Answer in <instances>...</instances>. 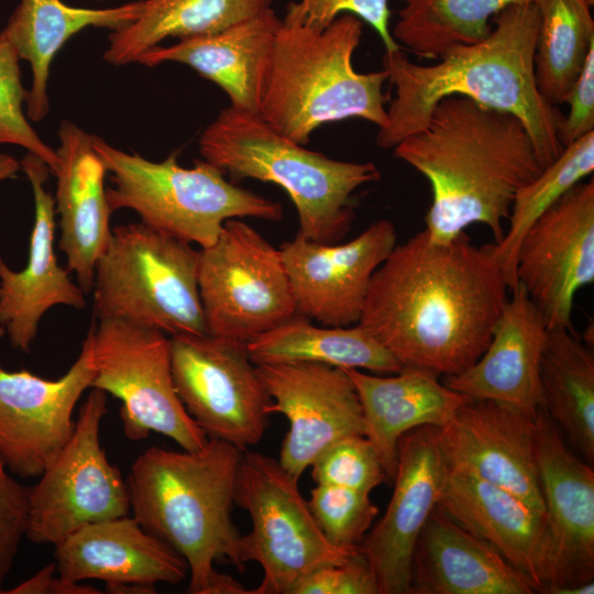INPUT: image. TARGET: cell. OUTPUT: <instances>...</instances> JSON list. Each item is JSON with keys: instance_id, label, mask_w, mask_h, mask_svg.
<instances>
[{"instance_id": "1", "label": "cell", "mask_w": 594, "mask_h": 594, "mask_svg": "<svg viewBox=\"0 0 594 594\" xmlns=\"http://www.w3.org/2000/svg\"><path fill=\"white\" fill-rule=\"evenodd\" d=\"M507 292L492 244L465 232L438 243L422 230L375 271L358 323L403 366L457 375L486 350Z\"/></svg>"}, {"instance_id": "2", "label": "cell", "mask_w": 594, "mask_h": 594, "mask_svg": "<svg viewBox=\"0 0 594 594\" xmlns=\"http://www.w3.org/2000/svg\"><path fill=\"white\" fill-rule=\"evenodd\" d=\"M394 154L430 185L424 230L438 243L475 223L499 242L516 194L543 168L517 117L461 96L440 100Z\"/></svg>"}, {"instance_id": "3", "label": "cell", "mask_w": 594, "mask_h": 594, "mask_svg": "<svg viewBox=\"0 0 594 594\" xmlns=\"http://www.w3.org/2000/svg\"><path fill=\"white\" fill-rule=\"evenodd\" d=\"M492 21L485 38L453 46L436 64H416L400 48L385 51L383 69L395 96L376 134L380 147L394 148L424 128L440 100L461 96L517 117L530 134L543 168L561 154L564 147L559 127L563 116L540 95L535 80L539 22L535 3L509 6Z\"/></svg>"}, {"instance_id": "4", "label": "cell", "mask_w": 594, "mask_h": 594, "mask_svg": "<svg viewBox=\"0 0 594 594\" xmlns=\"http://www.w3.org/2000/svg\"><path fill=\"white\" fill-rule=\"evenodd\" d=\"M243 451L217 439L194 451L151 447L132 463L130 509L144 530L187 562L191 594H244L240 582L216 570L227 561L240 572L241 534L231 516Z\"/></svg>"}, {"instance_id": "5", "label": "cell", "mask_w": 594, "mask_h": 594, "mask_svg": "<svg viewBox=\"0 0 594 594\" xmlns=\"http://www.w3.org/2000/svg\"><path fill=\"white\" fill-rule=\"evenodd\" d=\"M363 26L358 16L345 13L317 29L290 2L275 34L258 116L301 145L330 122L358 118L384 125L387 73H359L352 62Z\"/></svg>"}, {"instance_id": "6", "label": "cell", "mask_w": 594, "mask_h": 594, "mask_svg": "<svg viewBox=\"0 0 594 594\" xmlns=\"http://www.w3.org/2000/svg\"><path fill=\"white\" fill-rule=\"evenodd\" d=\"M202 160L233 179L280 186L295 205L299 233L337 243L354 219V191L381 179L372 162H345L310 151L272 129L258 114L223 109L204 130Z\"/></svg>"}, {"instance_id": "7", "label": "cell", "mask_w": 594, "mask_h": 594, "mask_svg": "<svg viewBox=\"0 0 594 594\" xmlns=\"http://www.w3.org/2000/svg\"><path fill=\"white\" fill-rule=\"evenodd\" d=\"M92 146L112 174L107 189L111 211L130 209L141 222L188 243H215L229 219L283 218L282 206L227 180L224 173L200 160L190 168L170 154L161 162L127 153L92 135Z\"/></svg>"}, {"instance_id": "8", "label": "cell", "mask_w": 594, "mask_h": 594, "mask_svg": "<svg viewBox=\"0 0 594 594\" xmlns=\"http://www.w3.org/2000/svg\"><path fill=\"white\" fill-rule=\"evenodd\" d=\"M199 250L143 222L111 229L94 278V314L164 333L206 334Z\"/></svg>"}, {"instance_id": "9", "label": "cell", "mask_w": 594, "mask_h": 594, "mask_svg": "<svg viewBox=\"0 0 594 594\" xmlns=\"http://www.w3.org/2000/svg\"><path fill=\"white\" fill-rule=\"evenodd\" d=\"M233 501L252 524L250 532L241 535V559L244 564L256 562L263 570L252 594H289L308 573L344 561L359 550L340 549L326 539L298 480L266 454L243 451Z\"/></svg>"}, {"instance_id": "10", "label": "cell", "mask_w": 594, "mask_h": 594, "mask_svg": "<svg viewBox=\"0 0 594 594\" xmlns=\"http://www.w3.org/2000/svg\"><path fill=\"white\" fill-rule=\"evenodd\" d=\"M89 331L95 369L90 387L121 402L119 417L129 440L157 432L188 451L207 443L175 391L166 333L119 319H99Z\"/></svg>"}, {"instance_id": "11", "label": "cell", "mask_w": 594, "mask_h": 594, "mask_svg": "<svg viewBox=\"0 0 594 594\" xmlns=\"http://www.w3.org/2000/svg\"><path fill=\"white\" fill-rule=\"evenodd\" d=\"M198 288L212 336L248 343L296 315L279 250L238 219L199 250Z\"/></svg>"}, {"instance_id": "12", "label": "cell", "mask_w": 594, "mask_h": 594, "mask_svg": "<svg viewBox=\"0 0 594 594\" xmlns=\"http://www.w3.org/2000/svg\"><path fill=\"white\" fill-rule=\"evenodd\" d=\"M107 393L92 388L79 408L72 437L30 487L26 537L56 544L78 528L127 516V481L100 444Z\"/></svg>"}, {"instance_id": "13", "label": "cell", "mask_w": 594, "mask_h": 594, "mask_svg": "<svg viewBox=\"0 0 594 594\" xmlns=\"http://www.w3.org/2000/svg\"><path fill=\"white\" fill-rule=\"evenodd\" d=\"M172 377L188 415L208 439L249 450L270 425L272 398L246 342L206 334L169 338Z\"/></svg>"}, {"instance_id": "14", "label": "cell", "mask_w": 594, "mask_h": 594, "mask_svg": "<svg viewBox=\"0 0 594 594\" xmlns=\"http://www.w3.org/2000/svg\"><path fill=\"white\" fill-rule=\"evenodd\" d=\"M516 279L548 330L572 327L575 295L594 282V180L581 182L524 235Z\"/></svg>"}, {"instance_id": "15", "label": "cell", "mask_w": 594, "mask_h": 594, "mask_svg": "<svg viewBox=\"0 0 594 594\" xmlns=\"http://www.w3.org/2000/svg\"><path fill=\"white\" fill-rule=\"evenodd\" d=\"M255 366L272 398L270 414L288 421L277 460L293 477L299 480L338 440L365 436L361 402L343 367L309 362Z\"/></svg>"}, {"instance_id": "16", "label": "cell", "mask_w": 594, "mask_h": 594, "mask_svg": "<svg viewBox=\"0 0 594 594\" xmlns=\"http://www.w3.org/2000/svg\"><path fill=\"white\" fill-rule=\"evenodd\" d=\"M396 244V227L385 218L343 244L315 242L298 232L279 249L296 314L327 327L356 324L372 277Z\"/></svg>"}, {"instance_id": "17", "label": "cell", "mask_w": 594, "mask_h": 594, "mask_svg": "<svg viewBox=\"0 0 594 594\" xmlns=\"http://www.w3.org/2000/svg\"><path fill=\"white\" fill-rule=\"evenodd\" d=\"M95 375L91 333L57 380L0 366V455L14 476L37 477L73 435L74 409Z\"/></svg>"}, {"instance_id": "18", "label": "cell", "mask_w": 594, "mask_h": 594, "mask_svg": "<svg viewBox=\"0 0 594 594\" xmlns=\"http://www.w3.org/2000/svg\"><path fill=\"white\" fill-rule=\"evenodd\" d=\"M448 472L437 427H418L399 439L389 504L359 547L375 573L380 594H411L414 549L438 507Z\"/></svg>"}, {"instance_id": "19", "label": "cell", "mask_w": 594, "mask_h": 594, "mask_svg": "<svg viewBox=\"0 0 594 594\" xmlns=\"http://www.w3.org/2000/svg\"><path fill=\"white\" fill-rule=\"evenodd\" d=\"M535 417L492 400L462 405L438 428L448 469L499 486L546 514L536 457Z\"/></svg>"}, {"instance_id": "20", "label": "cell", "mask_w": 594, "mask_h": 594, "mask_svg": "<svg viewBox=\"0 0 594 594\" xmlns=\"http://www.w3.org/2000/svg\"><path fill=\"white\" fill-rule=\"evenodd\" d=\"M536 457L551 536L550 582L543 593L594 579V471L566 446L562 432L540 408Z\"/></svg>"}, {"instance_id": "21", "label": "cell", "mask_w": 594, "mask_h": 594, "mask_svg": "<svg viewBox=\"0 0 594 594\" xmlns=\"http://www.w3.org/2000/svg\"><path fill=\"white\" fill-rule=\"evenodd\" d=\"M20 165L33 191L34 223L23 270H11L0 255V330L13 348L28 353L47 310L57 305L81 309L86 299L54 252L55 200L45 188L51 169L32 153Z\"/></svg>"}, {"instance_id": "22", "label": "cell", "mask_w": 594, "mask_h": 594, "mask_svg": "<svg viewBox=\"0 0 594 594\" xmlns=\"http://www.w3.org/2000/svg\"><path fill=\"white\" fill-rule=\"evenodd\" d=\"M438 507L497 549L538 593L546 591L551 572L547 514L499 486L450 470Z\"/></svg>"}, {"instance_id": "23", "label": "cell", "mask_w": 594, "mask_h": 594, "mask_svg": "<svg viewBox=\"0 0 594 594\" xmlns=\"http://www.w3.org/2000/svg\"><path fill=\"white\" fill-rule=\"evenodd\" d=\"M546 322L524 288L510 292L491 342L479 360L443 384L472 400H492L535 417L542 408L540 363L547 343Z\"/></svg>"}, {"instance_id": "24", "label": "cell", "mask_w": 594, "mask_h": 594, "mask_svg": "<svg viewBox=\"0 0 594 594\" xmlns=\"http://www.w3.org/2000/svg\"><path fill=\"white\" fill-rule=\"evenodd\" d=\"M59 146L55 212L59 218V249L69 272L85 293L92 289L95 268L110 235L112 213L105 178L107 167L92 146V135L72 121L58 127Z\"/></svg>"}, {"instance_id": "25", "label": "cell", "mask_w": 594, "mask_h": 594, "mask_svg": "<svg viewBox=\"0 0 594 594\" xmlns=\"http://www.w3.org/2000/svg\"><path fill=\"white\" fill-rule=\"evenodd\" d=\"M56 571L63 578L106 584H178L188 575L185 559L122 516L85 525L55 544Z\"/></svg>"}, {"instance_id": "26", "label": "cell", "mask_w": 594, "mask_h": 594, "mask_svg": "<svg viewBox=\"0 0 594 594\" xmlns=\"http://www.w3.org/2000/svg\"><path fill=\"white\" fill-rule=\"evenodd\" d=\"M411 594H532L531 581L497 549L439 507L417 539L410 568Z\"/></svg>"}, {"instance_id": "27", "label": "cell", "mask_w": 594, "mask_h": 594, "mask_svg": "<svg viewBox=\"0 0 594 594\" xmlns=\"http://www.w3.org/2000/svg\"><path fill=\"white\" fill-rule=\"evenodd\" d=\"M280 19L273 9L216 33L178 40L144 53L139 64L189 66L218 85L231 107L258 114L261 95Z\"/></svg>"}, {"instance_id": "28", "label": "cell", "mask_w": 594, "mask_h": 594, "mask_svg": "<svg viewBox=\"0 0 594 594\" xmlns=\"http://www.w3.org/2000/svg\"><path fill=\"white\" fill-rule=\"evenodd\" d=\"M344 370L361 402L365 437L374 446L388 483L394 481L398 442L406 432L422 426L440 428L472 400L440 383L439 375L426 369L403 366L391 376Z\"/></svg>"}, {"instance_id": "29", "label": "cell", "mask_w": 594, "mask_h": 594, "mask_svg": "<svg viewBox=\"0 0 594 594\" xmlns=\"http://www.w3.org/2000/svg\"><path fill=\"white\" fill-rule=\"evenodd\" d=\"M142 1L105 9L77 8L62 0H21L2 30L20 59L32 70L26 97V117L37 122L50 111L48 79L51 65L64 44L81 30H119L134 21Z\"/></svg>"}, {"instance_id": "30", "label": "cell", "mask_w": 594, "mask_h": 594, "mask_svg": "<svg viewBox=\"0 0 594 594\" xmlns=\"http://www.w3.org/2000/svg\"><path fill=\"white\" fill-rule=\"evenodd\" d=\"M246 345L255 365L309 362L378 374H394L403 367L359 323L353 327L321 328L297 314L252 339Z\"/></svg>"}, {"instance_id": "31", "label": "cell", "mask_w": 594, "mask_h": 594, "mask_svg": "<svg viewBox=\"0 0 594 594\" xmlns=\"http://www.w3.org/2000/svg\"><path fill=\"white\" fill-rule=\"evenodd\" d=\"M138 18L112 31L103 58L116 66L138 63L164 40L207 35L272 9L273 0H141Z\"/></svg>"}, {"instance_id": "32", "label": "cell", "mask_w": 594, "mask_h": 594, "mask_svg": "<svg viewBox=\"0 0 594 594\" xmlns=\"http://www.w3.org/2000/svg\"><path fill=\"white\" fill-rule=\"evenodd\" d=\"M542 409L586 462L594 461V352L573 328L551 329L540 363Z\"/></svg>"}, {"instance_id": "33", "label": "cell", "mask_w": 594, "mask_h": 594, "mask_svg": "<svg viewBox=\"0 0 594 594\" xmlns=\"http://www.w3.org/2000/svg\"><path fill=\"white\" fill-rule=\"evenodd\" d=\"M538 11L534 56L536 86L552 106L565 103L594 48V21L586 0H532Z\"/></svg>"}, {"instance_id": "34", "label": "cell", "mask_w": 594, "mask_h": 594, "mask_svg": "<svg viewBox=\"0 0 594 594\" xmlns=\"http://www.w3.org/2000/svg\"><path fill=\"white\" fill-rule=\"evenodd\" d=\"M532 0H403L391 30L400 47L438 59L457 45L485 38L493 18L513 4Z\"/></svg>"}, {"instance_id": "35", "label": "cell", "mask_w": 594, "mask_h": 594, "mask_svg": "<svg viewBox=\"0 0 594 594\" xmlns=\"http://www.w3.org/2000/svg\"><path fill=\"white\" fill-rule=\"evenodd\" d=\"M594 170V131L561 154L516 194L502 240L492 244L509 292L517 286L516 255L526 232L550 207Z\"/></svg>"}, {"instance_id": "36", "label": "cell", "mask_w": 594, "mask_h": 594, "mask_svg": "<svg viewBox=\"0 0 594 594\" xmlns=\"http://www.w3.org/2000/svg\"><path fill=\"white\" fill-rule=\"evenodd\" d=\"M308 505L326 539L345 550L359 549L378 513L369 493L328 484H316Z\"/></svg>"}, {"instance_id": "37", "label": "cell", "mask_w": 594, "mask_h": 594, "mask_svg": "<svg viewBox=\"0 0 594 594\" xmlns=\"http://www.w3.org/2000/svg\"><path fill=\"white\" fill-rule=\"evenodd\" d=\"M310 468L316 484L336 485L369 494L386 481L378 454L364 435H352L338 440Z\"/></svg>"}, {"instance_id": "38", "label": "cell", "mask_w": 594, "mask_h": 594, "mask_svg": "<svg viewBox=\"0 0 594 594\" xmlns=\"http://www.w3.org/2000/svg\"><path fill=\"white\" fill-rule=\"evenodd\" d=\"M19 61L14 46L0 31V132L9 136L11 144L43 160L54 174L58 164L56 151L33 130L23 112L28 90L21 81Z\"/></svg>"}, {"instance_id": "39", "label": "cell", "mask_w": 594, "mask_h": 594, "mask_svg": "<svg viewBox=\"0 0 594 594\" xmlns=\"http://www.w3.org/2000/svg\"><path fill=\"white\" fill-rule=\"evenodd\" d=\"M30 486L21 484L0 455V594L26 537Z\"/></svg>"}, {"instance_id": "40", "label": "cell", "mask_w": 594, "mask_h": 594, "mask_svg": "<svg viewBox=\"0 0 594 594\" xmlns=\"http://www.w3.org/2000/svg\"><path fill=\"white\" fill-rule=\"evenodd\" d=\"M289 594H380L375 573L360 549L346 560L301 578Z\"/></svg>"}, {"instance_id": "41", "label": "cell", "mask_w": 594, "mask_h": 594, "mask_svg": "<svg viewBox=\"0 0 594 594\" xmlns=\"http://www.w3.org/2000/svg\"><path fill=\"white\" fill-rule=\"evenodd\" d=\"M296 4L305 20L317 29H324L339 15L349 13L374 29L385 51L400 48L389 28V0H299Z\"/></svg>"}, {"instance_id": "42", "label": "cell", "mask_w": 594, "mask_h": 594, "mask_svg": "<svg viewBox=\"0 0 594 594\" xmlns=\"http://www.w3.org/2000/svg\"><path fill=\"white\" fill-rule=\"evenodd\" d=\"M569 111L559 127V140L566 146L594 131V48L565 100Z\"/></svg>"}, {"instance_id": "43", "label": "cell", "mask_w": 594, "mask_h": 594, "mask_svg": "<svg viewBox=\"0 0 594 594\" xmlns=\"http://www.w3.org/2000/svg\"><path fill=\"white\" fill-rule=\"evenodd\" d=\"M55 562L37 571L30 579L6 591V594H100L97 587L66 578L54 576Z\"/></svg>"}, {"instance_id": "44", "label": "cell", "mask_w": 594, "mask_h": 594, "mask_svg": "<svg viewBox=\"0 0 594 594\" xmlns=\"http://www.w3.org/2000/svg\"><path fill=\"white\" fill-rule=\"evenodd\" d=\"M106 590L108 593L116 594H153L156 592L155 586L135 583L106 584Z\"/></svg>"}, {"instance_id": "45", "label": "cell", "mask_w": 594, "mask_h": 594, "mask_svg": "<svg viewBox=\"0 0 594 594\" xmlns=\"http://www.w3.org/2000/svg\"><path fill=\"white\" fill-rule=\"evenodd\" d=\"M21 169L20 162L9 154H0V182L15 177Z\"/></svg>"}, {"instance_id": "46", "label": "cell", "mask_w": 594, "mask_h": 594, "mask_svg": "<svg viewBox=\"0 0 594 594\" xmlns=\"http://www.w3.org/2000/svg\"><path fill=\"white\" fill-rule=\"evenodd\" d=\"M594 593V582L590 581L584 584L576 586L563 588L557 592V594H593Z\"/></svg>"}, {"instance_id": "47", "label": "cell", "mask_w": 594, "mask_h": 594, "mask_svg": "<svg viewBox=\"0 0 594 594\" xmlns=\"http://www.w3.org/2000/svg\"><path fill=\"white\" fill-rule=\"evenodd\" d=\"M7 143L11 144V141H10L9 136L7 134L0 132V144H7Z\"/></svg>"}, {"instance_id": "48", "label": "cell", "mask_w": 594, "mask_h": 594, "mask_svg": "<svg viewBox=\"0 0 594 594\" xmlns=\"http://www.w3.org/2000/svg\"><path fill=\"white\" fill-rule=\"evenodd\" d=\"M591 6H593L594 0H586Z\"/></svg>"}]
</instances>
